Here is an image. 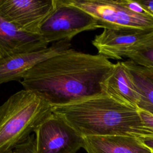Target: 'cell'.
Listing matches in <instances>:
<instances>
[{
  "label": "cell",
  "instance_id": "1",
  "mask_svg": "<svg viewBox=\"0 0 153 153\" xmlns=\"http://www.w3.org/2000/svg\"><path fill=\"white\" fill-rule=\"evenodd\" d=\"M115 64L105 56L70 48L34 66L20 81L51 106L106 94L105 83Z\"/></svg>",
  "mask_w": 153,
  "mask_h": 153
},
{
  "label": "cell",
  "instance_id": "2",
  "mask_svg": "<svg viewBox=\"0 0 153 153\" xmlns=\"http://www.w3.org/2000/svg\"><path fill=\"white\" fill-rule=\"evenodd\" d=\"M83 137L125 135L137 137L142 127L136 108L107 94L53 107Z\"/></svg>",
  "mask_w": 153,
  "mask_h": 153
},
{
  "label": "cell",
  "instance_id": "3",
  "mask_svg": "<svg viewBox=\"0 0 153 153\" xmlns=\"http://www.w3.org/2000/svg\"><path fill=\"white\" fill-rule=\"evenodd\" d=\"M53 113V106L23 89L0 105V153L12 151Z\"/></svg>",
  "mask_w": 153,
  "mask_h": 153
},
{
  "label": "cell",
  "instance_id": "4",
  "mask_svg": "<svg viewBox=\"0 0 153 153\" xmlns=\"http://www.w3.org/2000/svg\"><path fill=\"white\" fill-rule=\"evenodd\" d=\"M99 28L96 20L65 0H54V6L41 25L39 34L48 43L70 41L78 33Z\"/></svg>",
  "mask_w": 153,
  "mask_h": 153
},
{
  "label": "cell",
  "instance_id": "5",
  "mask_svg": "<svg viewBox=\"0 0 153 153\" xmlns=\"http://www.w3.org/2000/svg\"><path fill=\"white\" fill-rule=\"evenodd\" d=\"M91 16L99 28H153V16L133 13L117 0H65Z\"/></svg>",
  "mask_w": 153,
  "mask_h": 153
},
{
  "label": "cell",
  "instance_id": "6",
  "mask_svg": "<svg viewBox=\"0 0 153 153\" xmlns=\"http://www.w3.org/2000/svg\"><path fill=\"white\" fill-rule=\"evenodd\" d=\"M34 134L38 153H76L83 148L84 137L62 117L53 112Z\"/></svg>",
  "mask_w": 153,
  "mask_h": 153
},
{
  "label": "cell",
  "instance_id": "7",
  "mask_svg": "<svg viewBox=\"0 0 153 153\" xmlns=\"http://www.w3.org/2000/svg\"><path fill=\"white\" fill-rule=\"evenodd\" d=\"M54 6V0H0V16L23 31L39 34Z\"/></svg>",
  "mask_w": 153,
  "mask_h": 153
},
{
  "label": "cell",
  "instance_id": "8",
  "mask_svg": "<svg viewBox=\"0 0 153 153\" xmlns=\"http://www.w3.org/2000/svg\"><path fill=\"white\" fill-rule=\"evenodd\" d=\"M71 42L62 41L38 51L14 54L0 59V84L21 81L34 66L44 60L71 48Z\"/></svg>",
  "mask_w": 153,
  "mask_h": 153
},
{
  "label": "cell",
  "instance_id": "9",
  "mask_svg": "<svg viewBox=\"0 0 153 153\" xmlns=\"http://www.w3.org/2000/svg\"><path fill=\"white\" fill-rule=\"evenodd\" d=\"M152 33L153 28L104 29L91 43L98 54L108 59H121L129 48Z\"/></svg>",
  "mask_w": 153,
  "mask_h": 153
},
{
  "label": "cell",
  "instance_id": "10",
  "mask_svg": "<svg viewBox=\"0 0 153 153\" xmlns=\"http://www.w3.org/2000/svg\"><path fill=\"white\" fill-rule=\"evenodd\" d=\"M48 45L39 34L23 31L0 16V59L45 49Z\"/></svg>",
  "mask_w": 153,
  "mask_h": 153
},
{
  "label": "cell",
  "instance_id": "11",
  "mask_svg": "<svg viewBox=\"0 0 153 153\" xmlns=\"http://www.w3.org/2000/svg\"><path fill=\"white\" fill-rule=\"evenodd\" d=\"M87 153H152L134 136L125 135L84 137Z\"/></svg>",
  "mask_w": 153,
  "mask_h": 153
},
{
  "label": "cell",
  "instance_id": "12",
  "mask_svg": "<svg viewBox=\"0 0 153 153\" xmlns=\"http://www.w3.org/2000/svg\"><path fill=\"white\" fill-rule=\"evenodd\" d=\"M105 90L114 99L137 109L140 96L130 72L122 62L115 64L112 72L105 81Z\"/></svg>",
  "mask_w": 153,
  "mask_h": 153
},
{
  "label": "cell",
  "instance_id": "13",
  "mask_svg": "<svg viewBox=\"0 0 153 153\" xmlns=\"http://www.w3.org/2000/svg\"><path fill=\"white\" fill-rule=\"evenodd\" d=\"M122 62L130 72L140 96L137 109L153 115V68L140 66L130 60Z\"/></svg>",
  "mask_w": 153,
  "mask_h": 153
},
{
  "label": "cell",
  "instance_id": "14",
  "mask_svg": "<svg viewBox=\"0 0 153 153\" xmlns=\"http://www.w3.org/2000/svg\"><path fill=\"white\" fill-rule=\"evenodd\" d=\"M124 57L140 66L153 68V33L129 48Z\"/></svg>",
  "mask_w": 153,
  "mask_h": 153
},
{
  "label": "cell",
  "instance_id": "15",
  "mask_svg": "<svg viewBox=\"0 0 153 153\" xmlns=\"http://www.w3.org/2000/svg\"><path fill=\"white\" fill-rule=\"evenodd\" d=\"M138 112L142 127L140 134L137 137L143 136L153 137V115L140 109H138Z\"/></svg>",
  "mask_w": 153,
  "mask_h": 153
},
{
  "label": "cell",
  "instance_id": "16",
  "mask_svg": "<svg viewBox=\"0 0 153 153\" xmlns=\"http://www.w3.org/2000/svg\"><path fill=\"white\" fill-rule=\"evenodd\" d=\"M13 153H38L35 134H30L23 142L17 145L13 150Z\"/></svg>",
  "mask_w": 153,
  "mask_h": 153
},
{
  "label": "cell",
  "instance_id": "17",
  "mask_svg": "<svg viewBox=\"0 0 153 153\" xmlns=\"http://www.w3.org/2000/svg\"><path fill=\"white\" fill-rule=\"evenodd\" d=\"M117 1L121 5L133 13L142 16H153V15L148 11L138 1L117 0Z\"/></svg>",
  "mask_w": 153,
  "mask_h": 153
},
{
  "label": "cell",
  "instance_id": "18",
  "mask_svg": "<svg viewBox=\"0 0 153 153\" xmlns=\"http://www.w3.org/2000/svg\"><path fill=\"white\" fill-rule=\"evenodd\" d=\"M137 138L146 148H148L151 151V152H153V137L143 136L138 137Z\"/></svg>",
  "mask_w": 153,
  "mask_h": 153
},
{
  "label": "cell",
  "instance_id": "19",
  "mask_svg": "<svg viewBox=\"0 0 153 153\" xmlns=\"http://www.w3.org/2000/svg\"><path fill=\"white\" fill-rule=\"evenodd\" d=\"M139 2L153 15V0H139Z\"/></svg>",
  "mask_w": 153,
  "mask_h": 153
},
{
  "label": "cell",
  "instance_id": "20",
  "mask_svg": "<svg viewBox=\"0 0 153 153\" xmlns=\"http://www.w3.org/2000/svg\"><path fill=\"white\" fill-rule=\"evenodd\" d=\"M4 153H13V151H10L5 152H4Z\"/></svg>",
  "mask_w": 153,
  "mask_h": 153
},
{
  "label": "cell",
  "instance_id": "21",
  "mask_svg": "<svg viewBox=\"0 0 153 153\" xmlns=\"http://www.w3.org/2000/svg\"><path fill=\"white\" fill-rule=\"evenodd\" d=\"M152 153H153V152H152Z\"/></svg>",
  "mask_w": 153,
  "mask_h": 153
}]
</instances>
